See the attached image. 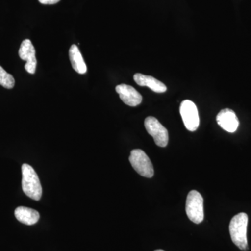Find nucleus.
<instances>
[{"instance_id":"f257e3e1","label":"nucleus","mask_w":251,"mask_h":251,"mask_svg":"<svg viewBox=\"0 0 251 251\" xmlns=\"http://www.w3.org/2000/svg\"><path fill=\"white\" fill-rule=\"evenodd\" d=\"M249 217L246 213H239L231 220L229 229L232 242L239 249L248 250L247 226Z\"/></svg>"},{"instance_id":"f03ea898","label":"nucleus","mask_w":251,"mask_h":251,"mask_svg":"<svg viewBox=\"0 0 251 251\" xmlns=\"http://www.w3.org/2000/svg\"><path fill=\"white\" fill-rule=\"evenodd\" d=\"M22 188L23 192L28 197L39 201L42 196V186L37 173L29 164L22 166Z\"/></svg>"},{"instance_id":"7ed1b4c3","label":"nucleus","mask_w":251,"mask_h":251,"mask_svg":"<svg viewBox=\"0 0 251 251\" xmlns=\"http://www.w3.org/2000/svg\"><path fill=\"white\" fill-rule=\"evenodd\" d=\"M203 202L202 196L197 191L193 190L188 193L186 203V214L194 224H201L204 220Z\"/></svg>"},{"instance_id":"20e7f679","label":"nucleus","mask_w":251,"mask_h":251,"mask_svg":"<svg viewBox=\"0 0 251 251\" xmlns=\"http://www.w3.org/2000/svg\"><path fill=\"white\" fill-rule=\"evenodd\" d=\"M129 161L133 169L141 176L151 178L154 175L152 163L143 150L139 149L132 150Z\"/></svg>"},{"instance_id":"39448f33","label":"nucleus","mask_w":251,"mask_h":251,"mask_svg":"<svg viewBox=\"0 0 251 251\" xmlns=\"http://www.w3.org/2000/svg\"><path fill=\"white\" fill-rule=\"evenodd\" d=\"M145 126L149 134L153 137L156 145L161 148H165L168 145L169 139L168 130L156 118L153 117H147L145 120Z\"/></svg>"},{"instance_id":"423d86ee","label":"nucleus","mask_w":251,"mask_h":251,"mask_svg":"<svg viewBox=\"0 0 251 251\" xmlns=\"http://www.w3.org/2000/svg\"><path fill=\"white\" fill-rule=\"evenodd\" d=\"M180 114L186 128L190 131L198 129L200 125L199 115L196 104L190 100H185L180 105Z\"/></svg>"},{"instance_id":"0eeeda50","label":"nucleus","mask_w":251,"mask_h":251,"mask_svg":"<svg viewBox=\"0 0 251 251\" xmlns=\"http://www.w3.org/2000/svg\"><path fill=\"white\" fill-rule=\"evenodd\" d=\"M19 57L21 59L25 61V69L29 74H34L36 72L37 60L36 58V50L34 46L29 39H25L23 41L20 47Z\"/></svg>"},{"instance_id":"6e6552de","label":"nucleus","mask_w":251,"mask_h":251,"mask_svg":"<svg viewBox=\"0 0 251 251\" xmlns=\"http://www.w3.org/2000/svg\"><path fill=\"white\" fill-rule=\"evenodd\" d=\"M115 90L120 95L122 101L129 106H137L140 105L143 100L141 94L131 86L122 84V85H117Z\"/></svg>"},{"instance_id":"1a4fd4ad","label":"nucleus","mask_w":251,"mask_h":251,"mask_svg":"<svg viewBox=\"0 0 251 251\" xmlns=\"http://www.w3.org/2000/svg\"><path fill=\"white\" fill-rule=\"evenodd\" d=\"M216 121L223 129L229 133H234L239 127V122L237 115L230 109L221 110L216 117Z\"/></svg>"},{"instance_id":"9d476101","label":"nucleus","mask_w":251,"mask_h":251,"mask_svg":"<svg viewBox=\"0 0 251 251\" xmlns=\"http://www.w3.org/2000/svg\"><path fill=\"white\" fill-rule=\"evenodd\" d=\"M133 79L138 85L142 87H148L156 93H164L166 92V86L161 81L157 80L152 76L136 74L133 76Z\"/></svg>"},{"instance_id":"9b49d317","label":"nucleus","mask_w":251,"mask_h":251,"mask_svg":"<svg viewBox=\"0 0 251 251\" xmlns=\"http://www.w3.org/2000/svg\"><path fill=\"white\" fill-rule=\"evenodd\" d=\"M14 214L18 221L27 226L36 224L40 218V214L37 211L27 206H18Z\"/></svg>"},{"instance_id":"f8f14e48","label":"nucleus","mask_w":251,"mask_h":251,"mask_svg":"<svg viewBox=\"0 0 251 251\" xmlns=\"http://www.w3.org/2000/svg\"><path fill=\"white\" fill-rule=\"evenodd\" d=\"M69 58L73 69L80 74H85L87 72V65H86L80 50L76 45L74 44L69 49Z\"/></svg>"},{"instance_id":"ddd939ff","label":"nucleus","mask_w":251,"mask_h":251,"mask_svg":"<svg viewBox=\"0 0 251 251\" xmlns=\"http://www.w3.org/2000/svg\"><path fill=\"white\" fill-rule=\"evenodd\" d=\"M0 85L6 89H12L15 85V79L11 74L0 66Z\"/></svg>"},{"instance_id":"4468645a","label":"nucleus","mask_w":251,"mask_h":251,"mask_svg":"<svg viewBox=\"0 0 251 251\" xmlns=\"http://www.w3.org/2000/svg\"><path fill=\"white\" fill-rule=\"evenodd\" d=\"M60 0H39V2L42 4H55Z\"/></svg>"},{"instance_id":"2eb2a0df","label":"nucleus","mask_w":251,"mask_h":251,"mask_svg":"<svg viewBox=\"0 0 251 251\" xmlns=\"http://www.w3.org/2000/svg\"><path fill=\"white\" fill-rule=\"evenodd\" d=\"M165 251L161 250V249H159V250H156V251Z\"/></svg>"}]
</instances>
